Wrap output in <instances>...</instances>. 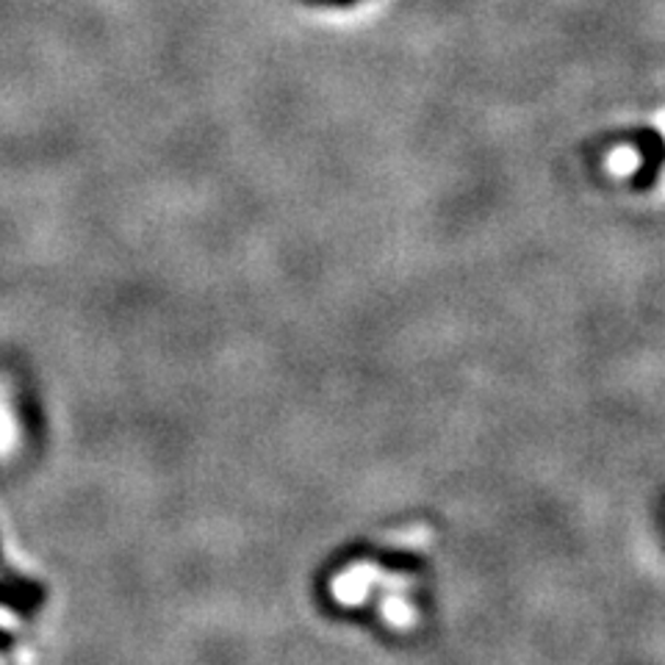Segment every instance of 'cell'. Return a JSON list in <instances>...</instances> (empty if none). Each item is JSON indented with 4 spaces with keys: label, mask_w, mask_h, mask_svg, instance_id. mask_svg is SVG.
Wrapping results in <instances>:
<instances>
[{
    "label": "cell",
    "mask_w": 665,
    "mask_h": 665,
    "mask_svg": "<svg viewBox=\"0 0 665 665\" xmlns=\"http://www.w3.org/2000/svg\"><path fill=\"white\" fill-rule=\"evenodd\" d=\"M0 572L7 574V580H9V583H18V585H36L34 580H28V577H20L18 572H12V569H7V563H3V554H0Z\"/></svg>",
    "instance_id": "2"
},
{
    "label": "cell",
    "mask_w": 665,
    "mask_h": 665,
    "mask_svg": "<svg viewBox=\"0 0 665 665\" xmlns=\"http://www.w3.org/2000/svg\"><path fill=\"white\" fill-rule=\"evenodd\" d=\"M45 599V588L36 585H18V583H0V607L20 612V616H31L36 607Z\"/></svg>",
    "instance_id": "1"
},
{
    "label": "cell",
    "mask_w": 665,
    "mask_h": 665,
    "mask_svg": "<svg viewBox=\"0 0 665 665\" xmlns=\"http://www.w3.org/2000/svg\"><path fill=\"white\" fill-rule=\"evenodd\" d=\"M308 7H349V3H358V0H302Z\"/></svg>",
    "instance_id": "3"
},
{
    "label": "cell",
    "mask_w": 665,
    "mask_h": 665,
    "mask_svg": "<svg viewBox=\"0 0 665 665\" xmlns=\"http://www.w3.org/2000/svg\"><path fill=\"white\" fill-rule=\"evenodd\" d=\"M14 646V635L7 630H0V652H12Z\"/></svg>",
    "instance_id": "4"
}]
</instances>
